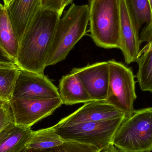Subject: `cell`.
Listing matches in <instances>:
<instances>
[{
	"mask_svg": "<svg viewBox=\"0 0 152 152\" xmlns=\"http://www.w3.org/2000/svg\"><path fill=\"white\" fill-rule=\"evenodd\" d=\"M120 48L127 65L137 62L140 57L141 42L128 0H119Z\"/></svg>",
	"mask_w": 152,
	"mask_h": 152,
	"instance_id": "9c48e42d",
	"label": "cell"
},
{
	"mask_svg": "<svg viewBox=\"0 0 152 152\" xmlns=\"http://www.w3.org/2000/svg\"><path fill=\"white\" fill-rule=\"evenodd\" d=\"M53 126L33 131L26 144V151H44L57 147L64 142Z\"/></svg>",
	"mask_w": 152,
	"mask_h": 152,
	"instance_id": "e0dca14e",
	"label": "cell"
},
{
	"mask_svg": "<svg viewBox=\"0 0 152 152\" xmlns=\"http://www.w3.org/2000/svg\"><path fill=\"white\" fill-rule=\"evenodd\" d=\"M58 97V89L44 74L20 69L12 98L48 99Z\"/></svg>",
	"mask_w": 152,
	"mask_h": 152,
	"instance_id": "ba28073f",
	"label": "cell"
},
{
	"mask_svg": "<svg viewBox=\"0 0 152 152\" xmlns=\"http://www.w3.org/2000/svg\"><path fill=\"white\" fill-rule=\"evenodd\" d=\"M61 16L41 8L19 42L16 63L20 69L44 74L58 20Z\"/></svg>",
	"mask_w": 152,
	"mask_h": 152,
	"instance_id": "6da1fadb",
	"label": "cell"
},
{
	"mask_svg": "<svg viewBox=\"0 0 152 152\" xmlns=\"http://www.w3.org/2000/svg\"><path fill=\"white\" fill-rule=\"evenodd\" d=\"M4 5H2L0 3V9H1L3 7ZM0 61H7V62H16L11 58L9 55L4 51L2 49L1 47L0 46Z\"/></svg>",
	"mask_w": 152,
	"mask_h": 152,
	"instance_id": "603a6c76",
	"label": "cell"
},
{
	"mask_svg": "<svg viewBox=\"0 0 152 152\" xmlns=\"http://www.w3.org/2000/svg\"><path fill=\"white\" fill-rule=\"evenodd\" d=\"M88 4H73L58 20L49 53L47 66L63 61L86 33L89 23Z\"/></svg>",
	"mask_w": 152,
	"mask_h": 152,
	"instance_id": "7a4b0ae2",
	"label": "cell"
},
{
	"mask_svg": "<svg viewBox=\"0 0 152 152\" xmlns=\"http://www.w3.org/2000/svg\"><path fill=\"white\" fill-rule=\"evenodd\" d=\"M92 101H105L109 86L108 61L73 69Z\"/></svg>",
	"mask_w": 152,
	"mask_h": 152,
	"instance_id": "30bf717a",
	"label": "cell"
},
{
	"mask_svg": "<svg viewBox=\"0 0 152 152\" xmlns=\"http://www.w3.org/2000/svg\"><path fill=\"white\" fill-rule=\"evenodd\" d=\"M149 3H150V5H151V10L152 15V0H149Z\"/></svg>",
	"mask_w": 152,
	"mask_h": 152,
	"instance_id": "484cf974",
	"label": "cell"
},
{
	"mask_svg": "<svg viewBox=\"0 0 152 152\" xmlns=\"http://www.w3.org/2000/svg\"><path fill=\"white\" fill-rule=\"evenodd\" d=\"M5 8L20 42L42 8L41 0H12Z\"/></svg>",
	"mask_w": 152,
	"mask_h": 152,
	"instance_id": "7c38bea8",
	"label": "cell"
},
{
	"mask_svg": "<svg viewBox=\"0 0 152 152\" xmlns=\"http://www.w3.org/2000/svg\"><path fill=\"white\" fill-rule=\"evenodd\" d=\"M64 2V0H41V7L57 12L61 17L65 9Z\"/></svg>",
	"mask_w": 152,
	"mask_h": 152,
	"instance_id": "7402d4cb",
	"label": "cell"
},
{
	"mask_svg": "<svg viewBox=\"0 0 152 152\" xmlns=\"http://www.w3.org/2000/svg\"><path fill=\"white\" fill-rule=\"evenodd\" d=\"M126 117L104 121L53 126L55 132L65 141L93 145L102 150L112 144L115 133Z\"/></svg>",
	"mask_w": 152,
	"mask_h": 152,
	"instance_id": "5b68a950",
	"label": "cell"
},
{
	"mask_svg": "<svg viewBox=\"0 0 152 152\" xmlns=\"http://www.w3.org/2000/svg\"><path fill=\"white\" fill-rule=\"evenodd\" d=\"M108 61L110 77L105 102L129 118L135 111L134 76L132 69L122 63L114 60Z\"/></svg>",
	"mask_w": 152,
	"mask_h": 152,
	"instance_id": "8992f818",
	"label": "cell"
},
{
	"mask_svg": "<svg viewBox=\"0 0 152 152\" xmlns=\"http://www.w3.org/2000/svg\"><path fill=\"white\" fill-rule=\"evenodd\" d=\"M13 123H15L10 103L0 102V133Z\"/></svg>",
	"mask_w": 152,
	"mask_h": 152,
	"instance_id": "44dd1931",
	"label": "cell"
},
{
	"mask_svg": "<svg viewBox=\"0 0 152 152\" xmlns=\"http://www.w3.org/2000/svg\"><path fill=\"white\" fill-rule=\"evenodd\" d=\"M136 25L140 30L143 25L146 26L141 37L144 39L152 38V15L149 0H128Z\"/></svg>",
	"mask_w": 152,
	"mask_h": 152,
	"instance_id": "ac0fdd59",
	"label": "cell"
},
{
	"mask_svg": "<svg viewBox=\"0 0 152 152\" xmlns=\"http://www.w3.org/2000/svg\"><path fill=\"white\" fill-rule=\"evenodd\" d=\"M97 147L86 144L65 141L62 144L44 151H31L33 152H99Z\"/></svg>",
	"mask_w": 152,
	"mask_h": 152,
	"instance_id": "ffe728a7",
	"label": "cell"
},
{
	"mask_svg": "<svg viewBox=\"0 0 152 152\" xmlns=\"http://www.w3.org/2000/svg\"></svg>",
	"mask_w": 152,
	"mask_h": 152,
	"instance_id": "4316f807",
	"label": "cell"
},
{
	"mask_svg": "<svg viewBox=\"0 0 152 152\" xmlns=\"http://www.w3.org/2000/svg\"><path fill=\"white\" fill-rule=\"evenodd\" d=\"M123 117H126L124 113L105 101H91L61 120L55 126H62L83 122H97Z\"/></svg>",
	"mask_w": 152,
	"mask_h": 152,
	"instance_id": "8fae6325",
	"label": "cell"
},
{
	"mask_svg": "<svg viewBox=\"0 0 152 152\" xmlns=\"http://www.w3.org/2000/svg\"><path fill=\"white\" fill-rule=\"evenodd\" d=\"M20 69L15 62L0 61V102L9 103L12 98Z\"/></svg>",
	"mask_w": 152,
	"mask_h": 152,
	"instance_id": "2e32d148",
	"label": "cell"
},
{
	"mask_svg": "<svg viewBox=\"0 0 152 152\" xmlns=\"http://www.w3.org/2000/svg\"><path fill=\"white\" fill-rule=\"evenodd\" d=\"M14 123L26 128L50 116L63 104L60 97L40 98H12L10 102Z\"/></svg>",
	"mask_w": 152,
	"mask_h": 152,
	"instance_id": "52a82bcc",
	"label": "cell"
},
{
	"mask_svg": "<svg viewBox=\"0 0 152 152\" xmlns=\"http://www.w3.org/2000/svg\"><path fill=\"white\" fill-rule=\"evenodd\" d=\"M137 74L140 88L152 94V40L141 50Z\"/></svg>",
	"mask_w": 152,
	"mask_h": 152,
	"instance_id": "d6986e66",
	"label": "cell"
},
{
	"mask_svg": "<svg viewBox=\"0 0 152 152\" xmlns=\"http://www.w3.org/2000/svg\"><path fill=\"white\" fill-rule=\"evenodd\" d=\"M19 45V42L4 6L0 9V46L16 62Z\"/></svg>",
	"mask_w": 152,
	"mask_h": 152,
	"instance_id": "9a60e30c",
	"label": "cell"
},
{
	"mask_svg": "<svg viewBox=\"0 0 152 152\" xmlns=\"http://www.w3.org/2000/svg\"><path fill=\"white\" fill-rule=\"evenodd\" d=\"M90 36L97 46L120 48L119 0H89Z\"/></svg>",
	"mask_w": 152,
	"mask_h": 152,
	"instance_id": "3957f363",
	"label": "cell"
},
{
	"mask_svg": "<svg viewBox=\"0 0 152 152\" xmlns=\"http://www.w3.org/2000/svg\"><path fill=\"white\" fill-rule=\"evenodd\" d=\"M12 1V0H3V1L4 2V6L5 7H7Z\"/></svg>",
	"mask_w": 152,
	"mask_h": 152,
	"instance_id": "d4e9b609",
	"label": "cell"
},
{
	"mask_svg": "<svg viewBox=\"0 0 152 152\" xmlns=\"http://www.w3.org/2000/svg\"><path fill=\"white\" fill-rule=\"evenodd\" d=\"M58 91L63 104L73 105L92 101L78 77L72 70L61 79Z\"/></svg>",
	"mask_w": 152,
	"mask_h": 152,
	"instance_id": "4fadbf2b",
	"label": "cell"
},
{
	"mask_svg": "<svg viewBox=\"0 0 152 152\" xmlns=\"http://www.w3.org/2000/svg\"><path fill=\"white\" fill-rule=\"evenodd\" d=\"M99 152H120L119 150L113 145L111 144L108 147L101 150Z\"/></svg>",
	"mask_w": 152,
	"mask_h": 152,
	"instance_id": "cb8c5ba5",
	"label": "cell"
},
{
	"mask_svg": "<svg viewBox=\"0 0 152 152\" xmlns=\"http://www.w3.org/2000/svg\"><path fill=\"white\" fill-rule=\"evenodd\" d=\"M33 130L11 124L0 133V152H26Z\"/></svg>",
	"mask_w": 152,
	"mask_h": 152,
	"instance_id": "5bb4252c",
	"label": "cell"
},
{
	"mask_svg": "<svg viewBox=\"0 0 152 152\" xmlns=\"http://www.w3.org/2000/svg\"><path fill=\"white\" fill-rule=\"evenodd\" d=\"M112 144L120 152L152 151V107L135 110L125 118Z\"/></svg>",
	"mask_w": 152,
	"mask_h": 152,
	"instance_id": "277c9868",
	"label": "cell"
}]
</instances>
